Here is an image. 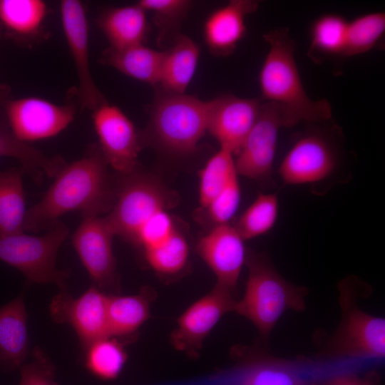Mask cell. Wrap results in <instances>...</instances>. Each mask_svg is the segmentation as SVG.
Segmentation results:
<instances>
[{
  "mask_svg": "<svg viewBox=\"0 0 385 385\" xmlns=\"http://www.w3.org/2000/svg\"><path fill=\"white\" fill-rule=\"evenodd\" d=\"M178 200L175 191L137 168L118 175L115 201L105 216L114 235L137 249L147 265L165 277L180 274L189 262L185 231L170 212Z\"/></svg>",
  "mask_w": 385,
  "mask_h": 385,
  "instance_id": "cell-1",
  "label": "cell"
},
{
  "mask_svg": "<svg viewBox=\"0 0 385 385\" xmlns=\"http://www.w3.org/2000/svg\"><path fill=\"white\" fill-rule=\"evenodd\" d=\"M108 168L96 144L80 159L66 163L42 198L27 210L24 230H48L69 212L79 211L82 217L108 213L115 201L117 178Z\"/></svg>",
  "mask_w": 385,
  "mask_h": 385,
  "instance_id": "cell-2",
  "label": "cell"
},
{
  "mask_svg": "<svg viewBox=\"0 0 385 385\" xmlns=\"http://www.w3.org/2000/svg\"><path fill=\"white\" fill-rule=\"evenodd\" d=\"M263 38L269 50L259 75L262 100L279 108L284 127L329 120L330 103L327 99L313 100L305 91L294 57L296 43L289 29H276Z\"/></svg>",
  "mask_w": 385,
  "mask_h": 385,
  "instance_id": "cell-3",
  "label": "cell"
},
{
  "mask_svg": "<svg viewBox=\"0 0 385 385\" xmlns=\"http://www.w3.org/2000/svg\"><path fill=\"white\" fill-rule=\"evenodd\" d=\"M155 88L148 107V123L140 133L142 147L152 144L175 156L192 154L207 133L209 101L185 93L168 92L158 86Z\"/></svg>",
  "mask_w": 385,
  "mask_h": 385,
  "instance_id": "cell-4",
  "label": "cell"
},
{
  "mask_svg": "<svg viewBox=\"0 0 385 385\" xmlns=\"http://www.w3.org/2000/svg\"><path fill=\"white\" fill-rule=\"evenodd\" d=\"M245 265L246 287L234 312L249 319L267 339L287 310L305 308L307 291L285 279L265 255L247 251Z\"/></svg>",
  "mask_w": 385,
  "mask_h": 385,
  "instance_id": "cell-5",
  "label": "cell"
},
{
  "mask_svg": "<svg viewBox=\"0 0 385 385\" xmlns=\"http://www.w3.org/2000/svg\"><path fill=\"white\" fill-rule=\"evenodd\" d=\"M68 234L67 226L59 221L41 236L24 232L0 235V260L19 270L30 282L55 284L66 289L70 272L58 268L56 257Z\"/></svg>",
  "mask_w": 385,
  "mask_h": 385,
  "instance_id": "cell-6",
  "label": "cell"
},
{
  "mask_svg": "<svg viewBox=\"0 0 385 385\" xmlns=\"http://www.w3.org/2000/svg\"><path fill=\"white\" fill-rule=\"evenodd\" d=\"M356 279L339 285L342 318L331 338L332 355L342 358H382L385 354V319L366 313L356 305Z\"/></svg>",
  "mask_w": 385,
  "mask_h": 385,
  "instance_id": "cell-7",
  "label": "cell"
},
{
  "mask_svg": "<svg viewBox=\"0 0 385 385\" xmlns=\"http://www.w3.org/2000/svg\"><path fill=\"white\" fill-rule=\"evenodd\" d=\"M339 163L333 138L320 128L302 133L283 158L279 175L286 185L317 184L330 178Z\"/></svg>",
  "mask_w": 385,
  "mask_h": 385,
  "instance_id": "cell-8",
  "label": "cell"
},
{
  "mask_svg": "<svg viewBox=\"0 0 385 385\" xmlns=\"http://www.w3.org/2000/svg\"><path fill=\"white\" fill-rule=\"evenodd\" d=\"M200 211L213 226L228 223L240 202L234 155L220 148L199 173Z\"/></svg>",
  "mask_w": 385,
  "mask_h": 385,
  "instance_id": "cell-9",
  "label": "cell"
},
{
  "mask_svg": "<svg viewBox=\"0 0 385 385\" xmlns=\"http://www.w3.org/2000/svg\"><path fill=\"white\" fill-rule=\"evenodd\" d=\"M114 234L105 217L85 216L71 236L72 245L94 285L110 294L120 293V277L113 251Z\"/></svg>",
  "mask_w": 385,
  "mask_h": 385,
  "instance_id": "cell-10",
  "label": "cell"
},
{
  "mask_svg": "<svg viewBox=\"0 0 385 385\" xmlns=\"http://www.w3.org/2000/svg\"><path fill=\"white\" fill-rule=\"evenodd\" d=\"M4 111L9 128L6 129L24 143L59 134L71 123L76 114L73 105H58L38 97L9 99Z\"/></svg>",
  "mask_w": 385,
  "mask_h": 385,
  "instance_id": "cell-11",
  "label": "cell"
},
{
  "mask_svg": "<svg viewBox=\"0 0 385 385\" xmlns=\"http://www.w3.org/2000/svg\"><path fill=\"white\" fill-rule=\"evenodd\" d=\"M108 297V294L95 285L91 286L77 298L66 289H62L51 301V317L56 323L70 325L84 351L94 342L110 337Z\"/></svg>",
  "mask_w": 385,
  "mask_h": 385,
  "instance_id": "cell-12",
  "label": "cell"
},
{
  "mask_svg": "<svg viewBox=\"0 0 385 385\" xmlns=\"http://www.w3.org/2000/svg\"><path fill=\"white\" fill-rule=\"evenodd\" d=\"M92 111L98 145L108 165L118 175L133 172L138 168L142 148L140 133L133 123L118 107L108 101Z\"/></svg>",
  "mask_w": 385,
  "mask_h": 385,
  "instance_id": "cell-13",
  "label": "cell"
},
{
  "mask_svg": "<svg viewBox=\"0 0 385 385\" xmlns=\"http://www.w3.org/2000/svg\"><path fill=\"white\" fill-rule=\"evenodd\" d=\"M232 291L217 285L190 304L177 319L170 342L176 350L190 358L199 356L205 339L220 319L233 312L236 300Z\"/></svg>",
  "mask_w": 385,
  "mask_h": 385,
  "instance_id": "cell-14",
  "label": "cell"
},
{
  "mask_svg": "<svg viewBox=\"0 0 385 385\" xmlns=\"http://www.w3.org/2000/svg\"><path fill=\"white\" fill-rule=\"evenodd\" d=\"M284 127L279 108L263 101L259 115L236 153L238 175L260 182L271 179L279 130Z\"/></svg>",
  "mask_w": 385,
  "mask_h": 385,
  "instance_id": "cell-15",
  "label": "cell"
},
{
  "mask_svg": "<svg viewBox=\"0 0 385 385\" xmlns=\"http://www.w3.org/2000/svg\"><path fill=\"white\" fill-rule=\"evenodd\" d=\"M64 36L78 78V96L82 108L93 111L107 101L96 85L89 64V29L83 4L78 0L60 3Z\"/></svg>",
  "mask_w": 385,
  "mask_h": 385,
  "instance_id": "cell-16",
  "label": "cell"
},
{
  "mask_svg": "<svg viewBox=\"0 0 385 385\" xmlns=\"http://www.w3.org/2000/svg\"><path fill=\"white\" fill-rule=\"evenodd\" d=\"M263 101L224 94L209 101L207 133L220 148L233 155L240 149L254 125Z\"/></svg>",
  "mask_w": 385,
  "mask_h": 385,
  "instance_id": "cell-17",
  "label": "cell"
},
{
  "mask_svg": "<svg viewBox=\"0 0 385 385\" xmlns=\"http://www.w3.org/2000/svg\"><path fill=\"white\" fill-rule=\"evenodd\" d=\"M244 240L229 223L213 226L199 239L195 250L216 277V284L233 291L247 251Z\"/></svg>",
  "mask_w": 385,
  "mask_h": 385,
  "instance_id": "cell-18",
  "label": "cell"
},
{
  "mask_svg": "<svg viewBox=\"0 0 385 385\" xmlns=\"http://www.w3.org/2000/svg\"><path fill=\"white\" fill-rule=\"evenodd\" d=\"M258 6L255 0H232L212 11L203 28L204 39L211 53L216 56L232 54L246 34L247 16Z\"/></svg>",
  "mask_w": 385,
  "mask_h": 385,
  "instance_id": "cell-19",
  "label": "cell"
},
{
  "mask_svg": "<svg viewBox=\"0 0 385 385\" xmlns=\"http://www.w3.org/2000/svg\"><path fill=\"white\" fill-rule=\"evenodd\" d=\"M28 314L19 295L0 307V371L20 369L29 354Z\"/></svg>",
  "mask_w": 385,
  "mask_h": 385,
  "instance_id": "cell-20",
  "label": "cell"
},
{
  "mask_svg": "<svg viewBox=\"0 0 385 385\" xmlns=\"http://www.w3.org/2000/svg\"><path fill=\"white\" fill-rule=\"evenodd\" d=\"M156 293L150 287L133 295L110 294L108 297V322L110 337L120 341L135 337L140 327L150 317V305Z\"/></svg>",
  "mask_w": 385,
  "mask_h": 385,
  "instance_id": "cell-21",
  "label": "cell"
},
{
  "mask_svg": "<svg viewBox=\"0 0 385 385\" xmlns=\"http://www.w3.org/2000/svg\"><path fill=\"white\" fill-rule=\"evenodd\" d=\"M98 25L113 48L145 44L149 32L146 11L137 3L107 9Z\"/></svg>",
  "mask_w": 385,
  "mask_h": 385,
  "instance_id": "cell-22",
  "label": "cell"
},
{
  "mask_svg": "<svg viewBox=\"0 0 385 385\" xmlns=\"http://www.w3.org/2000/svg\"><path fill=\"white\" fill-rule=\"evenodd\" d=\"M164 51L138 44L123 48H106L99 59L101 64L111 66L138 81L156 87L159 84Z\"/></svg>",
  "mask_w": 385,
  "mask_h": 385,
  "instance_id": "cell-23",
  "label": "cell"
},
{
  "mask_svg": "<svg viewBox=\"0 0 385 385\" xmlns=\"http://www.w3.org/2000/svg\"><path fill=\"white\" fill-rule=\"evenodd\" d=\"M200 56V48L196 42L182 34L178 35L164 51L158 86L168 92L185 93Z\"/></svg>",
  "mask_w": 385,
  "mask_h": 385,
  "instance_id": "cell-24",
  "label": "cell"
},
{
  "mask_svg": "<svg viewBox=\"0 0 385 385\" xmlns=\"http://www.w3.org/2000/svg\"><path fill=\"white\" fill-rule=\"evenodd\" d=\"M20 168L0 170V235L24 232L27 210Z\"/></svg>",
  "mask_w": 385,
  "mask_h": 385,
  "instance_id": "cell-25",
  "label": "cell"
},
{
  "mask_svg": "<svg viewBox=\"0 0 385 385\" xmlns=\"http://www.w3.org/2000/svg\"><path fill=\"white\" fill-rule=\"evenodd\" d=\"M0 157L16 159L21 167L38 185L44 175L55 178L66 162L60 155L48 157L43 153L16 139L6 128L0 129Z\"/></svg>",
  "mask_w": 385,
  "mask_h": 385,
  "instance_id": "cell-26",
  "label": "cell"
},
{
  "mask_svg": "<svg viewBox=\"0 0 385 385\" xmlns=\"http://www.w3.org/2000/svg\"><path fill=\"white\" fill-rule=\"evenodd\" d=\"M47 14L41 0H0V21L14 36L35 39L40 34Z\"/></svg>",
  "mask_w": 385,
  "mask_h": 385,
  "instance_id": "cell-27",
  "label": "cell"
},
{
  "mask_svg": "<svg viewBox=\"0 0 385 385\" xmlns=\"http://www.w3.org/2000/svg\"><path fill=\"white\" fill-rule=\"evenodd\" d=\"M348 21L342 16L327 14L312 24L307 56L321 63L332 56H342Z\"/></svg>",
  "mask_w": 385,
  "mask_h": 385,
  "instance_id": "cell-28",
  "label": "cell"
},
{
  "mask_svg": "<svg viewBox=\"0 0 385 385\" xmlns=\"http://www.w3.org/2000/svg\"><path fill=\"white\" fill-rule=\"evenodd\" d=\"M236 385H309L297 366L279 359H258L243 367Z\"/></svg>",
  "mask_w": 385,
  "mask_h": 385,
  "instance_id": "cell-29",
  "label": "cell"
},
{
  "mask_svg": "<svg viewBox=\"0 0 385 385\" xmlns=\"http://www.w3.org/2000/svg\"><path fill=\"white\" fill-rule=\"evenodd\" d=\"M83 351L86 369L102 380L117 378L128 358L123 342L113 337L94 342Z\"/></svg>",
  "mask_w": 385,
  "mask_h": 385,
  "instance_id": "cell-30",
  "label": "cell"
},
{
  "mask_svg": "<svg viewBox=\"0 0 385 385\" xmlns=\"http://www.w3.org/2000/svg\"><path fill=\"white\" fill-rule=\"evenodd\" d=\"M385 32V14L372 12L348 21L344 49L345 57L364 53L374 48Z\"/></svg>",
  "mask_w": 385,
  "mask_h": 385,
  "instance_id": "cell-31",
  "label": "cell"
},
{
  "mask_svg": "<svg viewBox=\"0 0 385 385\" xmlns=\"http://www.w3.org/2000/svg\"><path fill=\"white\" fill-rule=\"evenodd\" d=\"M278 211L276 194H260L240 215L234 227L244 240L259 237L274 227Z\"/></svg>",
  "mask_w": 385,
  "mask_h": 385,
  "instance_id": "cell-32",
  "label": "cell"
},
{
  "mask_svg": "<svg viewBox=\"0 0 385 385\" xmlns=\"http://www.w3.org/2000/svg\"><path fill=\"white\" fill-rule=\"evenodd\" d=\"M137 4L146 12L153 14V21L158 29L159 44L173 40L180 33L182 21L190 9L192 2L188 0H140Z\"/></svg>",
  "mask_w": 385,
  "mask_h": 385,
  "instance_id": "cell-33",
  "label": "cell"
},
{
  "mask_svg": "<svg viewBox=\"0 0 385 385\" xmlns=\"http://www.w3.org/2000/svg\"><path fill=\"white\" fill-rule=\"evenodd\" d=\"M33 361L20 368L19 385H59L56 380V369L46 353L39 346L32 351Z\"/></svg>",
  "mask_w": 385,
  "mask_h": 385,
  "instance_id": "cell-34",
  "label": "cell"
},
{
  "mask_svg": "<svg viewBox=\"0 0 385 385\" xmlns=\"http://www.w3.org/2000/svg\"><path fill=\"white\" fill-rule=\"evenodd\" d=\"M324 385H371V382L351 374H341L329 379Z\"/></svg>",
  "mask_w": 385,
  "mask_h": 385,
  "instance_id": "cell-35",
  "label": "cell"
}]
</instances>
